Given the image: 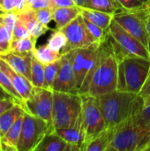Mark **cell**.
<instances>
[{"label":"cell","instance_id":"6da1fadb","mask_svg":"<svg viewBox=\"0 0 150 151\" xmlns=\"http://www.w3.org/2000/svg\"><path fill=\"white\" fill-rule=\"evenodd\" d=\"M117 86L118 58L107 37V40L99 46L96 65L86 94L98 97L117 90Z\"/></svg>","mask_w":150,"mask_h":151},{"label":"cell","instance_id":"7a4b0ae2","mask_svg":"<svg viewBox=\"0 0 150 151\" xmlns=\"http://www.w3.org/2000/svg\"><path fill=\"white\" fill-rule=\"evenodd\" d=\"M138 94L114 90L98 96L107 129H114L132 118Z\"/></svg>","mask_w":150,"mask_h":151},{"label":"cell","instance_id":"3957f363","mask_svg":"<svg viewBox=\"0 0 150 151\" xmlns=\"http://www.w3.org/2000/svg\"><path fill=\"white\" fill-rule=\"evenodd\" d=\"M150 70V60L141 57L118 59L117 90L139 94Z\"/></svg>","mask_w":150,"mask_h":151},{"label":"cell","instance_id":"277c9868","mask_svg":"<svg viewBox=\"0 0 150 151\" xmlns=\"http://www.w3.org/2000/svg\"><path fill=\"white\" fill-rule=\"evenodd\" d=\"M81 108L80 94L53 91L52 126L54 130L74 125L81 114Z\"/></svg>","mask_w":150,"mask_h":151},{"label":"cell","instance_id":"5b68a950","mask_svg":"<svg viewBox=\"0 0 150 151\" xmlns=\"http://www.w3.org/2000/svg\"><path fill=\"white\" fill-rule=\"evenodd\" d=\"M99 46L75 49L66 53L75 74L80 95H85L87 93L94 69L96 65Z\"/></svg>","mask_w":150,"mask_h":151},{"label":"cell","instance_id":"8992f818","mask_svg":"<svg viewBox=\"0 0 150 151\" xmlns=\"http://www.w3.org/2000/svg\"><path fill=\"white\" fill-rule=\"evenodd\" d=\"M107 33L108 40L118 59L125 57H141L149 59L148 48L125 30L114 19L109 27Z\"/></svg>","mask_w":150,"mask_h":151},{"label":"cell","instance_id":"52a82bcc","mask_svg":"<svg viewBox=\"0 0 150 151\" xmlns=\"http://www.w3.org/2000/svg\"><path fill=\"white\" fill-rule=\"evenodd\" d=\"M149 130V127L138 126L130 118L115 128L107 151H137Z\"/></svg>","mask_w":150,"mask_h":151},{"label":"cell","instance_id":"ba28073f","mask_svg":"<svg viewBox=\"0 0 150 151\" xmlns=\"http://www.w3.org/2000/svg\"><path fill=\"white\" fill-rule=\"evenodd\" d=\"M80 96L82 102L81 115L85 129V142L82 147L83 151L84 146L88 142L104 132L107 127L101 111L98 97L88 94Z\"/></svg>","mask_w":150,"mask_h":151},{"label":"cell","instance_id":"9c48e42d","mask_svg":"<svg viewBox=\"0 0 150 151\" xmlns=\"http://www.w3.org/2000/svg\"><path fill=\"white\" fill-rule=\"evenodd\" d=\"M52 131L53 128L45 120L25 111L18 151H34L43 136Z\"/></svg>","mask_w":150,"mask_h":151},{"label":"cell","instance_id":"30bf717a","mask_svg":"<svg viewBox=\"0 0 150 151\" xmlns=\"http://www.w3.org/2000/svg\"><path fill=\"white\" fill-rule=\"evenodd\" d=\"M149 9L141 11H119L116 12L113 17V19L118 24L146 47L148 46L149 38L147 30Z\"/></svg>","mask_w":150,"mask_h":151},{"label":"cell","instance_id":"8fae6325","mask_svg":"<svg viewBox=\"0 0 150 151\" xmlns=\"http://www.w3.org/2000/svg\"><path fill=\"white\" fill-rule=\"evenodd\" d=\"M61 30L65 33L67 38V43L61 51L62 54L67 53L75 49L90 48L94 46H99L101 44L89 33L85 24L84 18L81 14H80L75 19H73Z\"/></svg>","mask_w":150,"mask_h":151},{"label":"cell","instance_id":"7c38bea8","mask_svg":"<svg viewBox=\"0 0 150 151\" xmlns=\"http://www.w3.org/2000/svg\"><path fill=\"white\" fill-rule=\"evenodd\" d=\"M52 108L53 90L50 88L34 87L31 96L25 101V111L45 120L53 128Z\"/></svg>","mask_w":150,"mask_h":151},{"label":"cell","instance_id":"4fadbf2b","mask_svg":"<svg viewBox=\"0 0 150 151\" xmlns=\"http://www.w3.org/2000/svg\"><path fill=\"white\" fill-rule=\"evenodd\" d=\"M53 91L79 94L75 74L66 53L62 54L61 66L52 86Z\"/></svg>","mask_w":150,"mask_h":151},{"label":"cell","instance_id":"5bb4252c","mask_svg":"<svg viewBox=\"0 0 150 151\" xmlns=\"http://www.w3.org/2000/svg\"><path fill=\"white\" fill-rule=\"evenodd\" d=\"M34 52H18L10 50L0 55V58L5 61L18 73L23 75L31 81V64Z\"/></svg>","mask_w":150,"mask_h":151},{"label":"cell","instance_id":"9a60e30c","mask_svg":"<svg viewBox=\"0 0 150 151\" xmlns=\"http://www.w3.org/2000/svg\"><path fill=\"white\" fill-rule=\"evenodd\" d=\"M0 70L7 75L12 83L13 87L17 90V92L20 95V96L26 101L31 96L32 90L34 88L33 84L29 80H27L23 75L18 73L14 69H12L5 61L0 58Z\"/></svg>","mask_w":150,"mask_h":151},{"label":"cell","instance_id":"2e32d148","mask_svg":"<svg viewBox=\"0 0 150 151\" xmlns=\"http://www.w3.org/2000/svg\"><path fill=\"white\" fill-rule=\"evenodd\" d=\"M54 132L57 134L61 138H63L67 143L79 145L81 147L82 150L85 142V129L81 114L80 115L74 125L68 127L55 129Z\"/></svg>","mask_w":150,"mask_h":151},{"label":"cell","instance_id":"e0dca14e","mask_svg":"<svg viewBox=\"0 0 150 151\" xmlns=\"http://www.w3.org/2000/svg\"><path fill=\"white\" fill-rule=\"evenodd\" d=\"M17 17L26 25L30 33L31 37L35 40H37L40 36L46 34L50 30V27L48 26L43 25L37 20L34 10L33 9L25 10L18 13Z\"/></svg>","mask_w":150,"mask_h":151},{"label":"cell","instance_id":"ac0fdd59","mask_svg":"<svg viewBox=\"0 0 150 151\" xmlns=\"http://www.w3.org/2000/svg\"><path fill=\"white\" fill-rule=\"evenodd\" d=\"M24 113L19 116V118L16 119V121L13 123V125L5 134V135L3 138H1L2 150L18 151L17 146H18V142L20 137L21 130H22Z\"/></svg>","mask_w":150,"mask_h":151},{"label":"cell","instance_id":"d6986e66","mask_svg":"<svg viewBox=\"0 0 150 151\" xmlns=\"http://www.w3.org/2000/svg\"><path fill=\"white\" fill-rule=\"evenodd\" d=\"M80 14H81V9L78 5L54 8L53 20L56 23L55 29H62L75 19Z\"/></svg>","mask_w":150,"mask_h":151},{"label":"cell","instance_id":"ffe728a7","mask_svg":"<svg viewBox=\"0 0 150 151\" xmlns=\"http://www.w3.org/2000/svg\"><path fill=\"white\" fill-rule=\"evenodd\" d=\"M67 142L54 131L47 133L34 151H65Z\"/></svg>","mask_w":150,"mask_h":151},{"label":"cell","instance_id":"44dd1931","mask_svg":"<svg viewBox=\"0 0 150 151\" xmlns=\"http://www.w3.org/2000/svg\"><path fill=\"white\" fill-rule=\"evenodd\" d=\"M81 9V15L90 22L99 26L104 30H108L109 27L111 26L114 14L107 13L96 10H93L90 8H82Z\"/></svg>","mask_w":150,"mask_h":151},{"label":"cell","instance_id":"7402d4cb","mask_svg":"<svg viewBox=\"0 0 150 151\" xmlns=\"http://www.w3.org/2000/svg\"><path fill=\"white\" fill-rule=\"evenodd\" d=\"M25 112L23 107L19 104H15L10 110L0 115V139L3 138L16 119Z\"/></svg>","mask_w":150,"mask_h":151},{"label":"cell","instance_id":"603a6c76","mask_svg":"<svg viewBox=\"0 0 150 151\" xmlns=\"http://www.w3.org/2000/svg\"><path fill=\"white\" fill-rule=\"evenodd\" d=\"M114 129H106L98 136L88 142L83 151H107L114 134Z\"/></svg>","mask_w":150,"mask_h":151},{"label":"cell","instance_id":"cb8c5ba5","mask_svg":"<svg viewBox=\"0 0 150 151\" xmlns=\"http://www.w3.org/2000/svg\"><path fill=\"white\" fill-rule=\"evenodd\" d=\"M134 124L144 127H150V105L148 107H144L142 99L139 96L136 102L134 112L131 118Z\"/></svg>","mask_w":150,"mask_h":151},{"label":"cell","instance_id":"d4e9b609","mask_svg":"<svg viewBox=\"0 0 150 151\" xmlns=\"http://www.w3.org/2000/svg\"><path fill=\"white\" fill-rule=\"evenodd\" d=\"M34 55L43 65L56 62V61L59 60L62 57L61 52L53 50L47 44L36 48L34 51Z\"/></svg>","mask_w":150,"mask_h":151},{"label":"cell","instance_id":"484cf974","mask_svg":"<svg viewBox=\"0 0 150 151\" xmlns=\"http://www.w3.org/2000/svg\"><path fill=\"white\" fill-rule=\"evenodd\" d=\"M0 88L17 104L23 107L25 110V100L20 96V95L17 92L10 79L0 70Z\"/></svg>","mask_w":150,"mask_h":151},{"label":"cell","instance_id":"4316f807","mask_svg":"<svg viewBox=\"0 0 150 151\" xmlns=\"http://www.w3.org/2000/svg\"><path fill=\"white\" fill-rule=\"evenodd\" d=\"M85 8H90L111 14H115L120 11L119 6L115 0H88L87 6Z\"/></svg>","mask_w":150,"mask_h":151},{"label":"cell","instance_id":"83f0119b","mask_svg":"<svg viewBox=\"0 0 150 151\" xmlns=\"http://www.w3.org/2000/svg\"><path fill=\"white\" fill-rule=\"evenodd\" d=\"M31 83L34 87H44V65L40 62L34 55H33L31 64Z\"/></svg>","mask_w":150,"mask_h":151},{"label":"cell","instance_id":"f1b7e54d","mask_svg":"<svg viewBox=\"0 0 150 151\" xmlns=\"http://www.w3.org/2000/svg\"><path fill=\"white\" fill-rule=\"evenodd\" d=\"M35 39L33 37H26V38H21L18 40H12L11 41V50L13 51H18V52H34V50L36 49L35 43H36Z\"/></svg>","mask_w":150,"mask_h":151},{"label":"cell","instance_id":"f546056e","mask_svg":"<svg viewBox=\"0 0 150 151\" xmlns=\"http://www.w3.org/2000/svg\"><path fill=\"white\" fill-rule=\"evenodd\" d=\"M61 66V58L56 62L44 65V87L45 88L52 89L54 81Z\"/></svg>","mask_w":150,"mask_h":151},{"label":"cell","instance_id":"4dcf8cb0","mask_svg":"<svg viewBox=\"0 0 150 151\" xmlns=\"http://www.w3.org/2000/svg\"><path fill=\"white\" fill-rule=\"evenodd\" d=\"M67 43V38L61 29H54L50 35L47 45L53 50L61 52Z\"/></svg>","mask_w":150,"mask_h":151},{"label":"cell","instance_id":"1f68e13d","mask_svg":"<svg viewBox=\"0 0 150 151\" xmlns=\"http://www.w3.org/2000/svg\"><path fill=\"white\" fill-rule=\"evenodd\" d=\"M120 11H141L150 8V0H115Z\"/></svg>","mask_w":150,"mask_h":151},{"label":"cell","instance_id":"d6a6232c","mask_svg":"<svg viewBox=\"0 0 150 151\" xmlns=\"http://www.w3.org/2000/svg\"><path fill=\"white\" fill-rule=\"evenodd\" d=\"M3 16H0V55L11 50V35L4 26Z\"/></svg>","mask_w":150,"mask_h":151},{"label":"cell","instance_id":"836d02e7","mask_svg":"<svg viewBox=\"0 0 150 151\" xmlns=\"http://www.w3.org/2000/svg\"><path fill=\"white\" fill-rule=\"evenodd\" d=\"M84 18V17H83ZM84 20H85V24L89 31V33L92 35V36L99 42V43H103V42H105L107 40V37H108V33H107V30H104L103 29L102 27H100L99 26L90 22L89 20L86 19L84 18Z\"/></svg>","mask_w":150,"mask_h":151},{"label":"cell","instance_id":"e575fe53","mask_svg":"<svg viewBox=\"0 0 150 151\" xmlns=\"http://www.w3.org/2000/svg\"><path fill=\"white\" fill-rule=\"evenodd\" d=\"M30 33L27 29V27H26V25L19 19H17V21L15 23L12 34H11V41L12 40H18V39H21V38H26V37H29Z\"/></svg>","mask_w":150,"mask_h":151},{"label":"cell","instance_id":"d590c367","mask_svg":"<svg viewBox=\"0 0 150 151\" xmlns=\"http://www.w3.org/2000/svg\"><path fill=\"white\" fill-rule=\"evenodd\" d=\"M35 16L37 20L43 24L48 26L51 20H53V8H42L34 10Z\"/></svg>","mask_w":150,"mask_h":151},{"label":"cell","instance_id":"8d00e7d4","mask_svg":"<svg viewBox=\"0 0 150 151\" xmlns=\"http://www.w3.org/2000/svg\"><path fill=\"white\" fill-rule=\"evenodd\" d=\"M139 96L142 99L144 107H148L150 105V70L147 80L142 86L140 93L138 94Z\"/></svg>","mask_w":150,"mask_h":151},{"label":"cell","instance_id":"74e56055","mask_svg":"<svg viewBox=\"0 0 150 151\" xmlns=\"http://www.w3.org/2000/svg\"><path fill=\"white\" fill-rule=\"evenodd\" d=\"M17 19H18L17 13H15V12H6L3 16V20H4V26L6 27V28L11 35V34H12L15 23L17 21Z\"/></svg>","mask_w":150,"mask_h":151},{"label":"cell","instance_id":"f35d334b","mask_svg":"<svg viewBox=\"0 0 150 151\" xmlns=\"http://www.w3.org/2000/svg\"><path fill=\"white\" fill-rule=\"evenodd\" d=\"M42 8H53L51 0H34L30 6V9L33 10H37Z\"/></svg>","mask_w":150,"mask_h":151},{"label":"cell","instance_id":"ab89813d","mask_svg":"<svg viewBox=\"0 0 150 151\" xmlns=\"http://www.w3.org/2000/svg\"><path fill=\"white\" fill-rule=\"evenodd\" d=\"M17 104L11 98H5L0 101V115L5 112L6 111L10 110L12 106Z\"/></svg>","mask_w":150,"mask_h":151},{"label":"cell","instance_id":"60d3db41","mask_svg":"<svg viewBox=\"0 0 150 151\" xmlns=\"http://www.w3.org/2000/svg\"><path fill=\"white\" fill-rule=\"evenodd\" d=\"M53 8L57 7H68V6H75L77 5L75 0H51Z\"/></svg>","mask_w":150,"mask_h":151},{"label":"cell","instance_id":"b9f144b4","mask_svg":"<svg viewBox=\"0 0 150 151\" xmlns=\"http://www.w3.org/2000/svg\"><path fill=\"white\" fill-rule=\"evenodd\" d=\"M13 3L14 6V12L15 13H19L25 10H27L26 6V0H11Z\"/></svg>","mask_w":150,"mask_h":151},{"label":"cell","instance_id":"7bdbcfd3","mask_svg":"<svg viewBox=\"0 0 150 151\" xmlns=\"http://www.w3.org/2000/svg\"><path fill=\"white\" fill-rule=\"evenodd\" d=\"M1 5L6 12H14V6L11 0H3Z\"/></svg>","mask_w":150,"mask_h":151},{"label":"cell","instance_id":"ee69618b","mask_svg":"<svg viewBox=\"0 0 150 151\" xmlns=\"http://www.w3.org/2000/svg\"><path fill=\"white\" fill-rule=\"evenodd\" d=\"M76 1V4L78 6L80 7H82V8H85L87 6V4H88V0H75Z\"/></svg>","mask_w":150,"mask_h":151},{"label":"cell","instance_id":"f6af8a7d","mask_svg":"<svg viewBox=\"0 0 150 151\" xmlns=\"http://www.w3.org/2000/svg\"><path fill=\"white\" fill-rule=\"evenodd\" d=\"M147 30H148L149 35L150 36V8L149 9V12H148V18H147Z\"/></svg>","mask_w":150,"mask_h":151},{"label":"cell","instance_id":"bcb514c9","mask_svg":"<svg viewBox=\"0 0 150 151\" xmlns=\"http://www.w3.org/2000/svg\"><path fill=\"white\" fill-rule=\"evenodd\" d=\"M34 0H26V6H27V9H30V6H31V4H33V2H34Z\"/></svg>","mask_w":150,"mask_h":151},{"label":"cell","instance_id":"7dc6e473","mask_svg":"<svg viewBox=\"0 0 150 151\" xmlns=\"http://www.w3.org/2000/svg\"><path fill=\"white\" fill-rule=\"evenodd\" d=\"M6 13V12L4 11V9L3 8V6L0 4V16H3V15H4Z\"/></svg>","mask_w":150,"mask_h":151},{"label":"cell","instance_id":"c3c4849f","mask_svg":"<svg viewBox=\"0 0 150 151\" xmlns=\"http://www.w3.org/2000/svg\"><path fill=\"white\" fill-rule=\"evenodd\" d=\"M147 48H148V50H149V60H150V36H149V42H148V46H147Z\"/></svg>","mask_w":150,"mask_h":151},{"label":"cell","instance_id":"681fc988","mask_svg":"<svg viewBox=\"0 0 150 151\" xmlns=\"http://www.w3.org/2000/svg\"><path fill=\"white\" fill-rule=\"evenodd\" d=\"M0 151H2V143H1V139H0Z\"/></svg>","mask_w":150,"mask_h":151}]
</instances>
